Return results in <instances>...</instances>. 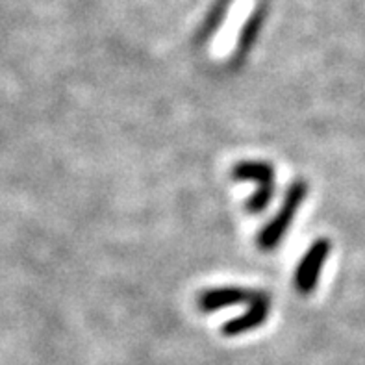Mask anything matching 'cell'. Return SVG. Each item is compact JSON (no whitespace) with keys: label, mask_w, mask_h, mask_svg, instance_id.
Here are the masks:
<instances>
[{"label":"cell","mask_w":365,"mask_h":365,"mask_svg":"<svg viewBox=\"0 0 365 365\" xmlns=\"http://www.w3.org/2000/svg\"><path fill=\"white\" fill-rule=\"evenodd\" d=\"M304 197H306V184H302V182H295V184L287 190V195H286V199H284L280 212L274 215L273 221L269 222L267 227L262 230V234H259L258 245L262 247V249L269 250L280 243V240H282L286 230L289 228V225H292L297 210H299V206H301Z\"/></svg>","instance_id":"obj_1"},{"label":"cell","mask_w":365,"mask_h":365,"mask_svg":"<svg viewBox=\"0 0 365 365\" xmlns=\"http://www.w3.org/2000/svg\"><path fill=\"white\" fill-rule=\"evenodd\" d=\"M234 178L237 180L256 182V193L249 200L247 208L252 213L264 212L267 204L273 199L274 190V173L273 167L264 162H241L234 167Z\"/></svg>","instance_id":"obj_2"},{"label":"cell","mask_w":365,"mask_h":365,"mask_svg":"<svg viewBox=\"0 0 365 365\" xmlns=\"http://www.w3.org/2000/svg\"><path fill=\"white\" fill-rule=\"evenodd\" d=\"M330 243L327 240L315 241L314 245L308 249V252L302 258L301 265L297 269L295 284L297 289L301 293H310L319 280V274L323 271V265L329 258Z\"/></svg>","instance_id":"obj_3"},{"label":"cell","mask_w":365,"mask_h":365,"mask_svg":"<svg viewBox=\"0 0 365 365\" xmlns=\"http://www.w3.org/2000/svg\"><path fill=\"white\" fill-rule=\"evenodd\" d=\"M262 293L241 289V287H217L208 289L199 297V306L204 312L221 310L225 306H236L243 302H255Z\"/></svg>","instance_id":"obj_4"},{"label":"cell","mask_w":365,"mask_h":365,"mask_svg":"<svg viewBox=\"0 0 365 365\" xmlns=\"http://www.w3.org/2000/svg\"><path fill=\"white\" fill-rule=\"evenodd\" d=\"M269 315V301L264 295H259L255 302H250V308L243 315L236 317V319L228 321L222 327V334L225 336H240L249 330L256 329L259 324H264Z\"/></svg>","instance_id":"obj_5"}]
</instances>
